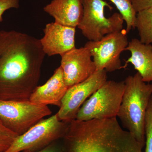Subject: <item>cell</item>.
I'll return each instance as SVG.
<instances>
[{"instance_id":"2e32d148","label":"cell","mask_w":152,"mask_h":152,"mask_svg":"<svg viewBox=\"0 0 152 152\" xmlns=\"http://www.w3.org/2000/svg\"><path fill=\"white\" fill-rule=\"evenodd\" d=\"M106 1V0H105ZM114 4L126 24V31L129 32L135 28L137 13L134 9L131 0H108Z\"/></svg>"},{"instance_id":"e0dca14e","label":"cell","mask_w":152,"mask_h":152,"mask_svg":"<svg viewBox=\"0 0 152 152\" xmlns=\"http://www.w3.org/2000/svg\"><path fill=\"white\" fill-rule=\"evenodd\" d=\"M144 129L146 146L145 152H152V95L146 113Z\"/></svg>"},{"instance_id":"52a82bcc","label":"cell","mask_w":152,"mask_h":152,"mask_svg":"<svg viewBox=\"0 0 152 152\" xmlns=\"http://www.w3.org/2000/svg\"><path fill=\"white\" fill-rule=\"evenodd\" d=\"M51 114L48 106L39 105L29 100L0 99V120L6 127L19 136Z\"/></svg>"},{"instance_id":"9a60e30c","label":"cell","mask_w":152,"mask_h":152,"mask_svg":"<svg viewBox=\"0 0 152 152\" xmlns=\"http://www.w3.org/2000/svg\"><path fill=\"white\" fill-rule=\"evenodd\" d=\"M135 28L137 29L141 42L152 45V7L137 13Z\"/></svg>"},{"instance_id":"ffe728a7","label":"cell","mask_w":152,"mask_h":152,"mask_svg":"<svg viewBox=\"0 0 152 152\" xmlns=\"http://www.w3.org/2000/svg\"><path fill=\"white\" fill-rule=\"evenodd\" d=\"M136 12L152 7V0H131Z\"/></svg>"},{"instance_id":"d6986e66","label":"cell","mask_w":152,"mask_h":152,"mask_svg":"<svg viewBox=\"0 0 152 152\" xmlns=\"http://www.w3.org/2000/svg\"><path fill=\"white\" fill-rule=\"evenodd\" d=\"M19 7L20 0H0V22L3 21V14L6 11L18 9Z\"/></svg>"},{"instance_id":"ac0fdd59","label":"cell","mask_w":152,"mask_h":152,"mask_svg":"<svg viewBox=\"0 0 152 152\" xmlns=\"http://www.w3.org/2000/svg\"><path fill=\"white\" fill-rule=\"evenodd\" d=\"M18 136L6 127L0 120V152L8 149Z\"/></svg>"},{"instance_id":"30bf717a","label":"cell","mask_w":152,"mask_h":152,"mask_svg":"<svg viewBox=\"0 0 152 152\" xmlns=\"http://www.w3.org/2000/svg\"><path fill=\"white\" fill-rule=\"evenodd\" d=\"M61 57L60 66L68 88L83 81L96 70L91 53L86 47L75 48Z\"/></svg>"},{"instance_id":"44dd1931","label":"cell","mask_w":152,"mask_h":152,"mask_svg":"<svg viewBox=\"0 0 152 152\" xmlns=\"http://www.w3.org/2000/svg\"><path fill=\"white\" fill-rule=\"evenodd\" d=\"M23 152H30L27 151H23ZM36 152H64L62 143L59 142L58 140L52 143L43 149Z\"/></svg>"},{"instance_id":"ba28073f","label":"cell","mask_w":152,"mask_h":152,"mask_svg":"<svg viewBox=\"0 0 152 152\" xmlns=\"http://www.w3.org/2000/svg\"><path fill=\"white\" fill-rule=\"evenodd\" d=\"M126 29L105 36L100 40L88 41L85 44L93 58L96 70L114 72L123 68L120 56L129 42Z\"/></svg>"},{"instance_id":"277c9868","label":"cell","mask_w":152,"mask_h":152,"mask_svg":"<svg viewBox=\"0 0 152 152\" xmlns=\"http://www.w3.org/2000/svg\"><path fill=\"white\" fill-rule=\"evenodd\" d=\"M125 88L124 81L107 80L83 104L76 120L88 121L117 117Z\"/></svg>"},{"instance_id":"7c38bea8","label":"cell","mask_w":152,"mask_h":152,"mask_svg":"<svg viewBox=\"0 0 152 152\" xmlns=\"http://www.w3.org/2000/svg\"><path fill=\"white\" fill-rule=\"evenodd\" d=\"M61 66L56 69L45 83L38 86L31 95L29 101L42 106L53 105L59 107L68 89Z\"/></svg>"},{"instance_id":"5b68a950","label":"cell","mask_w":152,"mask_h":152,"mask_svg":"<svg viewBox=\"0 0 152 152\" xmlns=\"http://www.w3.org/2000/svg\"><path fill=\"white\" fill-rule=\"evenodd\" d=\"M83 14L77 27L90 41H98L107 35L123 29L124 20L119 13L106 18L104 9L113 8L105 0H82Z\"/></svg>"},{"instance_id":"8992f818","label":"cell","mask_w":152,"mask_h":152,"mask_svg":"<svg viewBox=\"0 0 152 152\" xmlns=\"http://www.w3.org/2000/svg\"><path fill=\"white\" fill-rule=\"evenodd\" d=\"M69 124L60 121L56 114L48 118L43 119L24 134L18 136L4 152H36L43 149L62 139Z\"/></svg>"},{"instance_id":"9c48e42d","label":"cell","mask_w":152,"mask_h":152,"mask_svg":"<svg viewBox=\"0 0 152 152\" xmlns=\"http://www.w3.org/2000/svg\"><path fill=\"white\" fill-rule=\"evenodd\" d=\"M107 80V72L104 70H96L83 81L69 88L56 113L59 119L67 123L75 120L79 110L87 99Z\"/></svg>"},{"instance_id":"8fae6325","label":"cell","mask_w":152,"mask_h":152,"mask_svg":"<svg viewBox=\"0 0 152 152\" xmlns=\"http://www.w3.org/2000/svg\"><path fill=\"white\" fill-rule=\"evenodd\" d=\"M43 31L44 35L40 42L46 55L61 56L75 48L76 28L54 22L47 24Z\"/></svg>"},{"instance_id":"3957f363","label":"cell","mask_w":152,"mask_h":152,"mask_svg":"<svg viewBox=\"0 0 152 152\" xmlns=\"http://www.w3.org/2000/svg\"><path fill=\"white\" fill-rule=\"evenodd\" d=\"M125 88L117 116L123 127L144 148L145 144V121L152 95V83H145L138 72L125 80Z\"/></svg>"},{"instance_id":"5bb4252c","label":"cell","mask_w":152,"mask_h":152,"mask_svg":"<svg viewBox=\"0 0 152 152\" xmlns=\"http://www.w3.org/2000/svg\"><path fill=\"white\" fill-rule=\"evenodd\" d=\"M126 50L130 52L131 56L126 61L123 67L126 68L131 63L144 82H152V45L142 43L135 38L129 42Z\"/></svg>"},{"instance_id":"6da1fadb","label":"cell","mask_w":152,"mask_h":152,"mask_svg":"<svg viewBox=\"0 0 152 152\" xmlns=\"http://www.w3.org/2000/svg\"><path fill=\"white\" fill-rule=\"evenodd\" d=\"M45 56L40 39L14 30L0 31V99L29 100Z\"/></svg>"},{"instance_id":"7a4b0ae2","label":"cell","mask_w":152,"mask_h":152,"mask_svg":"<svg viewBox=\"0 0 152 152\" xmlns=\"http://www.w3.org/2000/svg\"><path fill=\"white\" fill-rule=\"evenodd\" d=\"M64 152H143V147L116 117L70 123L63 138Z\"/></svg>"},{"instance_id":"4fadbf2b","label":"cell","mask_w":152,"mask_h":152,"mask_svg":"<svg viewBox=\"0 0 152 152\" xmlns=\"http://www.w3.org/2000/svg\"><path fill=\"white\" fill-rule=\"evenodd\" d=\"M43 10L55 23L71 27L78 26L83 14L82 0H52Z\"/></svg>"}]
</instances>
